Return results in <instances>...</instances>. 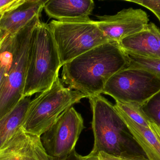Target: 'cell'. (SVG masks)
<instances>
[{
    "label": "cell",
    "instance_id": "8992f818",
    "mask_svg": "<svg viewBox=\"0 0 160 160\" xmlns=\"http://www.w3.org/2000/svg\"><path fill=\"white\" fill-rule=\"evenodd\" d=\"M40 17L36 16L15 34L12 62L0 88V120L23 98L31 37Z\"/></svg>",
    "mask_w": 160,
    "mask_h": 160
},
{
    "label": "cell",
    "instance_id": "7c38bea8",
    "mask_svg": "<svg viewBox=\"0 0 160 160\" xmlns=\"http://www.w3.org/2000/svg\"><path fill=\"white\" fill-rule=\"evenodd\" d=\"M94 7L92 0H48L44 9L50 18L61 21L89 18Z\"/></svg>",
    "mask_w": 160,
    "mask_h": 160
},
{
    "label": "cell",
    "instance_id": "8fae6325",
    "mask_svg": "<svg viewBox=\"0 0 160 160\" xmlns=\"http://www.w3.org/2000/svg\"><path fill=\"white\" fill-rule=\"evenodd\" d=\"M47 1L25 0L20 5L2 16L0 29L9 34H16L35 17L41 16Z\"/></svg>",
    "mask_w": 160,
    "mask_h": 160
},
{
    "label": "cell",
    "instance_id": "9a60e30c",
    "mask_svg": "<svg viewBox=\"0 0 160 160\" xmlns=\"http://www.w3.org/2000/svg\"><path fill=\"white\" fill-rule=\"evenodd\" d=\"M31 101L30 97L23 98L11 111L0 120V151L21 127Z\"/></svg>",
    "mask_w": 160,
    "mask_h": 160
},
{
    "label": "cell",
    "instance_id": "7a4b0ae2",
    "mask_svg": "<svg viewBox=\"0 0 160 160\" xmlns=\"http://www.w3.org/2000/svg\"><path fill=\"white\" fill-rule=\"evenodd\" d=\"M92 112V153L149 160L114 107L101 95L88 98Z\"/></svg>",
    "mask_w": 160,
    "mask_h": 160
},
{
    "label": "cell",
    "instance_id": "ffe728a7",
    "mask_svg": "<svg viewBox=\"0 0 160 160\" xmlns=\"http://www.w3.org/2000/svg\"><path fill=\"white\" fill-rule=\"evenodd\" d=\"M144 7L153 12L160 22V0H127Z\"/></svg>",
    "mask_w": 160,
    "mask_h": 160
},
{
    "label": "cell",
    "instance_id": "3957f363",
    "mask_svg": "<svg viewBox=\"0 0 160 160\" xmlns=\"http://www.w3.org/2000/svg\"><path fill=\"white\" fill-rule=\"evenodd\" d=\"M62 66L49 26L40 20L31 37L23 98L49 89L59 76Z\"/></svg>",
    "mask_w": 160,
    "mask_h": 160
},
{
    "label": "cell",
    "instance_id": "9c48e42d",
    "mask_svg": "<svg viewBox=\"0 0 160 160\" xmlns=\"http://www.w3.org/2000/svg\"><path fill=\"white\" fill-rule=\"evenodd\" d=\"M98 26L111 41L119 43L123 39L146 29L147 13L132 8L122 9L113 15L97 16Z\"/></svg>",
    "mask_w": 160,
    "mask_h": 160
},
{
    "label": "cell",
    "instance_id": "44dd1931",
    "mask_svg": "<svg viewBox=\"0 0 160 160\" xmlns=\"http://www.w3.org/2000/svg\"><path fill=\"white\" fill-rule=\"evenodd\" d=\"M25 0H0V16L15 9Z\"/></svg>",
    "mask_w": 160,
    "mask_h": 160
},
{
    "label": "cell",
    "instance_id": "4316f807",
    "mask_svg": "<svg viewBox=\"0 0 160 160\" xmlns=\"http://www.w3.org/2000/svg\"><path fill=\"white\" fill-rule=\"evenodd\" d=\"M2 16H0V20H1V18H2Z\"/></svg>",
    "mask_w": 160,
    "mask_h": 160
},
{
    "label": "cell",
    "instance_id": "2e32d148",
    "mask_svg": "<svg viewBox=\"0 0 160 160\" xmlns=\"http://www.w3.org/2000/svg\"><path fill=\"white\" fill-rule=\"evenodd\" d=\"M114 107L117 111L122 113L136 124L149 128L152 122L145 114L141 106L116 101Z\"/></svg>",
    "mask_w": 160,
    "mask_h": 160
},
{
    "label": "cell",
    "instance_id": "603a6c76",
    "mask_svg": "<svg viewBox=\"0 0 160 160\" xmlns=\"http://www.w3.org/2000/svg\"><path fill=\"white\" fill-rule=\"evenodd\" d=\"M98 157L101 160H132L122 157H115L103 152L99 153Z\"/></svg>",
    "mask_w": 160,
    "mask_h": 160
},
{
    "label": "cell",
    "instance_id": "5bb4252c",
    "mask_svg": "<svg viewBox=\"0 0 160 160\" xmlns=\"http://www.w3.org/2000/svg\"><path fill=\"white\" fill-rule=\"evenodd\" d=\"M118 112L149 160H160V139L149 128L136 124L122 113Z\"/></svg>",
    "mask_w": 160,
    "mask_h": 160
},
{
    "label": "cell",
    "instance_id": "6da1fadb",
    "mask_svg": "<svg viewBox=\"0 0 160 160\" xmlns=\"http://www.w3.org/2000/svg\"><path fill=\"white\" fill-rule=\"evenodd\" d=\"M130 65L129 56L119 43L110 41L64 65L62 82L88 97L101 95L109 79Z\"/></svg>",
    "mask_w": 160,
    "mask_h": 160
},
{
    "label": "cell",
    "instance_id": "e0dca14e",
    "mask_svg": "<svg viewBox=\"0 0 160 160\" xmlns=\"http://www.w3.org/2000/svg\"><path fill=\"white\" fill-rule=\"evenodd\" d=\"M15 34H8L0 49V88L10 68L13 58Z\"/></svg>",
    "mask_w": 160,
    "mask_h": 160
},
{
    "label": "cell",
    "instance_id": "7402d4cb",
    "mask_svg": "<svg viewBox=\"0 0 160 160\" xmlns=\"http://www.w3.org/2000/svg\"><path fill=\"white\" fill-rule=\"evenodd\" d=\"M74 156L77 160H101L99 158L98 154L92 153V152L86 156H80L75 152Z\"/></svg>",
    "mask_w": 160,
    "mask_h": 160
},
{
    "label": "cell",
    "instance_id": "52a82bcc",
    "mask_svg": "<svg viewBox=\"0 0 160 160\" xmlns=\"http://www.w3.org/2000/svg\"><path fill=\"white\" fill-rule=\"evenodd\" d=\"M160 91V79L145 70L129 66L113 75L102 94L115 101L142 106Z\"/></svg>",
    "mask_w": 160,
    "mask_h": 160
},
{
    "label": "cell",
    "instance_id": "d4e9b609",
    "mask_svg": "<svg viewBox=\"0 0 160 160\" xmlns=\"http://www.w3.org/2000/svg\"><path fill=\"white\" fill-rule=\"evenodd\" d=\"M149 127L157 134L159 138L160 139V128L156 124H154L153 122L150 123Z\"/></svg>",
    "mask_w": 160,
    "mask_h": 160
},
{
    "label": "cell",
    "instance_id": "30bf717a",
    "mask_svg": "<svg viewBox=\"0 0 160 160\" xmlns=\"http://www.w3.org/2000/svg\"><path fill=\"white\" fill-rule=\"evenodd\" d=\"M0 160H55L47 154L41 138L19 129L0 151Z\"/></svg>",
    "mask_w": 160,
    "mask_h": 160
},
{
    "label": "cell",
    "instance_id": "484cf974",
    "mask_svg": "<svg viewBox=\"0 0 160 160\" xmlns=\"http://www.w3.org/2000/svg\"><path fill=\"white\" fill-rule=\"evenodd\" d=\"M8 34H7L5 31H3L2 29H0V49L2 47V45L5 39Z\"/></svg>",
    "mask_w": 160,
    "mask_h": 160
},
{
    "label": "cell",
    "instance_id": "d6986e66",
    "mask_svg": "<svg viewBox=\"0 0 160 160\" xmlns=\"http://www.w3.org/2000/svg\"><path fill=\"white\" fill-rule=\"evenodd\" d=\"M145 114L160 128V91L141 106Z\"/></svg>",
    "mask_w": 160,
    "mask_h": 160
},
{
    "label": "cell",
    "instance_id": "ba28073f",
    "mask_svg": "<svg viewBox=\"0 0 160 160\" xmlns=\"http://www.w3.org/2000/svg\"><path fill=\"white\" fill-rule=\"evenodd\" d=\"M85 128L82 115L72 107L40 137L48 155L55 160H67L74 155L81 132Z\"/></svg>",
    "mask_w": 160,
    "mask_h": 160
},
{
    "label": "cell",
    "instance_id": "5b68a950",
    "mask_svg": "<svg viewBox=\"0 0 160 160\" xmlns=\"http://www.w3.org/2000/svg\"><path fill=\"white\" fill-rule=\"evenodd\" d=\"M62 66L86 52L111 41L90 18L58 21L48 24Z\"/></svg>",
    "mask_w": 160,
    "mask_h": 160
},
{
    "label": "cell",
    "instance_id": "4fadbf2b",
    "mask_svg": "<svg viewBox=\"0 0 160 160\" xmlns=\"http://www.w3.org/2000/svg\"><path fill=\"white\" fill-rule=\"evenodd\" d=\"M118 43L128 55L160 59L158 39L148 26L145 30L123 39Z\"/></svg>",
    "mask_w": 160,
    "mask_h": 160
},
{
    "label": "cell",
    "instance_id": "277c9868",
    "mask_svg": "<svg viewBox=\"0 0 160 160\" xmlns=\"http://www.w3.org/2000/svg\"><path fill=\"white\" fill-rule=\"evenodd\" d=\"M88 97L65 87L58 76L49 89L31 101L21 128L25 132L41 137L66 111Z\"/></svg>",
    "mask_w": 160,
    "mask_h": 160
},
{
    "label": "cell",
    "instance_id": "cb8c5ba5",
    "mask_svg": "<svg viewBox=\"0 0 160 160\" xmlns=\"http://www.w3.org/2000/svg\"><path fill=\"white\" fill-rule=\"evenodd\" d=\"M148 27L153 32V34L156 36L158 43L160 49V29L155 23H148Z\"/></svg>",
    "mask_w": 160,
    "mask_h": 160
},
{
    "label": "cell",
    "instance_id": "ac0fdd59",
    "mask_svg": "<svg viewBox=\"0 0 160 160\" xmlns=\"http://www.w3.org/2000/svg\"><path fill=\"white\" fill-rule=\"evenodd\" d=\"M128 56L130 59V66L145 70L160 79V59L146 58L136 55Z\"/></svg>",
    "mask_w": 160,
    "mask_h": 160
}]
</instances>
